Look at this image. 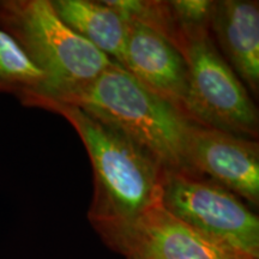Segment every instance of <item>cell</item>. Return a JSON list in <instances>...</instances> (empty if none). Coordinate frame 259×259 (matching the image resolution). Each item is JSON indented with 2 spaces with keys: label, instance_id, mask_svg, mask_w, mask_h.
<instances>
[{
  "label": "cell",
  "instance_id": "6da1fadb",
  "mask_svg": "<svg viewBox=\"0 0 259 259\" xmlns=\"http://www.w3.org/2000/svg\"><path fill=\"white\" fill-rule=\"evenodd\" d=\"M35 108L61 115L82 139L94 174L88 219L103 241L161 205L166 168L150 151L77 106L42 101Z\"/></svg>",
  "mask_w": 259,
  "mask_h": 259
},
{
  "label": "cell",
  "instance_id": "7a4b0ae2",
  "mask_svg": "<svg viewBox=\"0 0 259 259\" xmlns=\"http://www.w3.org/2000/svg\"><path fill=\"white\" fill-rule=\"evenodd\" d=\"M42 101L79 107L150 151L166 169H185L187 138L196 124L115 61L79 92Z\"/></svg>",
  "mask_w": 259,
  "mask_h": 259
},
{
  "label": "cell",
  "instance_id": "3957f363",
  "mask_svg": "<svg viewBox=\"0 0 259 259\" xmlns=\"http://www.w3.org/2000/svg\"><path fill=\"white\" fill-rule=\"evenodd\" d=\"M0 28L45 76L44 88L22 100L23 106L72 95L113 63L61 21L51 0H0Z\"/></svg>",
  "mask_w": 259,
  "mask_h": 259
},
{
  "label": "cell",
  "instance_id": "277c9868",
  "mask_svg": "<svg viewBox=\"0 0 259 259\" xmlns=\"http://www.w3.org/2000/svg\"><path fill=\"white\" fill-rule=\"evenodd\" d=\"M184 113L193 124L257 141L259 115L253 99L227 64L210 31L186 38Z\"/></svg>",
  "mask_w": 259,
  "mask_h": 259
},
{
  "label": "cell",
  "instance_id": "5b68a950",
  "mask_svg": "<svg viewBox=\"0 0 259 259\" xmlns=\"http://www.w3.org/2000/svg\"><path fill=\"white\" fill-rule=\"evenodd\" d=\"M162 208L196 232L251 259H259V219L229 190L189 169H166Z\"/></svg>",
  "mask_w": 259,
  "mask_h": 259
},
{
  "label": "cell",
  "instance_id": "8992f818",
  "mask_svg": "<svg viewBox=\"0 0 259 259\" xmlns=\"http://www.w3.org/2000/svg\"><path fill=\"white\" fill-rule=\"evenodd\" d=\"M185 169L259 205V143L251 138L194 125L187 138Z\"/></svg>",
  "mask_w": 259,
  "mask_h": 259
},
{
  "label": "cell",
  "instance_id": "52a82bcc",
  "mask_svg": "<svg viewBox=\"0 0 259 259\" xmlns=\"http://www.w3.org/2000/svg\"><path fill=\"white\" fill-rule=\"evenodd\" d=\"M105 244L126 259H251L196 232L162 205Z\"/></svg>",
  "mask_w": 259,
  "mask_h": 259
},
{
  "label": "cell",
  "instance_id": "ba28073f",
  "mask_svg": "<svg viewBox=\"0 0 259 259\" xmlns=\"http://www.w3.org/2000/svg\"><path fill=\"white\" fill-rule=\"evenodd\" d=\"M119 65L184 113L187 64L166 37L138 22H126V38Z\"/></svg>",
  "mask_w": 259,
  "mask_h": 259
},
{
  "label": "cell",
  "instance_id": "9c48e42d",
  "mask_svg": "<svg viewBox=\"0 0 259 259\" xmlns=\"http://www.w3.org/2000/svg\"><path fill=\"white\" fill-rule=\"evenodd\" d=\"M216 47L250 95H259V3L213 0L209 25Z\"/></svg>",
  "mask_w": 259,
  "mask_h": 259
},
{
  "label": "cell",
  "instance_id": "30bf717a",
  "mask_svg": "<svg viewBox=\"0 0 259 259\" xmlns=\"http://www.w3.org/2000/svg\"><path fill=\"white\" fill-rule=\"evenodd\" d=\"M54 11L73 32L119 64L126 38V22L103 2L51 0Z\"/></svg>",
  "mask_w": 259,
  "mask_h": 259
},
{
  "label": "cell",
  "instance_id": "8fae6325",
  "mask_svg": "<svg viewBox=\"0 0 259 259\" xmlns=\"http://www.w3.org/2000/svg\"><path fill=\"white\" fill-rule=\"evenodd\" d=\"M45 76L31 63L11 35L0 28V94H12L19 101L40 93Z\"/></svg>",
  "mask_w": 259,
  "mask_h": 259
}]
</instances>
